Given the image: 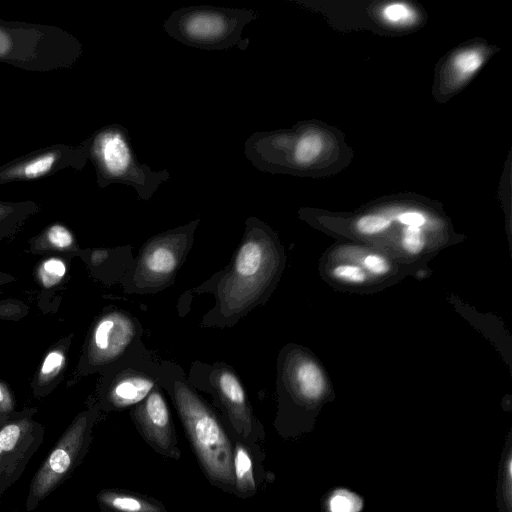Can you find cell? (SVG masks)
Segmentation results:
<instances>
[{"instance_id": "1", "label": "cell", "mask_w": 512, "mask_h": 512, "mask_svg": "<svg viewBox=\"0 0 512 512\" xmlns=\"http://www.w3.org/2000/svg\"><path fill=\"white\" fill-rule=\"evenodd\" d=\"M284 261L276 232L261 219L248 217L229 263L190 291L209 293L215 299L213 307L203 315L200 327H233L264 305L277 286Z\"/></svg>"}, {"instance_id": "2", "label": "cell", "mask_w": 512, "mask_h": 512, "mask_svg": "<svg viewBox=\"0 0 512 512\" xmlns=\"http://www.w3.org/2000/svg\"><path fill=\"white\" fill-rule=\"evenodd\" d=\"M161 388L170 397L198 464L211 485L234 493L233 441L220 415L187 381L180 364L167 360Z\"/></svg>"}, {"instance_id": "3", "label": "cell", "mask_w": 512, "mask_h": 512, "mask_svg": "<svg viewBox=\"0 0 512 512\" xmlns=\"http://www.w3.org/2000/svg\"><path fill=\"white\" fill-rule=\"evenodd\" d=\"M326 380L320 366L304 351L285 347L277 359L278 406L273 426L283 439L313 429L315 409L324 399Z\"/></svg>"}, {"instance_id": "4", "label": "cell", "mask_w": 512, "mask_h": 512, "mask_svg": "<svg viewBox=\"0 0 512 512\" xmlns=\"http://www.w3.org/2000/svg\"><path fill=\"white\" fill-rule=\"evenodd\" d=\"M83 45L70 32L48 24L0 19V62L27 72L74 66Z\"/></svg>"}, {"instance_id": "5", "label": "cell", "mask_w": 512, "mask_h": 512, "mask_svg": "<svg viewBox=\"0 0 512 512\" xmlns=\"http://www.w3.org/2000/svg\"><path fill=\"white\" fill-rule=\"evenodd\" d=\"M89 139L88 160L94 166L99 188L128 185L136 190L140 199L147 201L170 178L168 170L154 171L140 163L128 130L120 124L105 125L89 135Z\"/></svg>"}, {"instance_id": "6", "label": "cell", "mask_w": 512, "mask_h": 512, "mask_svg": "<svg viewBox=\"0 0 512 512\" xmlns=\"http://www.w3.org/2000/svg\"><path fill=\"white\" fill-rule=\"evenodd\" d=\"M186 376L195 390L210 395L231 436L256 444L265 440L264 426L255 415L245 386L231 365L224 361L206 363L196 360Z\"/></svg>"}, {"instance_id": "7", "label": "cell", "mask_w": 512, "mask_h": 512, "mask_svg": "<svg viewBox=\"0 0 512 512\" xmlns=\"http://www.w3.org/2000/svg\"><path fill=\"white\" fill-rule=\"evenodd\" d=\"M200 218L168 229L143 243L121 282L128 294H156L174 285L194 244Z\"/></svg>"}, {"instance_id": "8", "label": "cell", "mask_w": 512, "mask_h": 512, "mask_svg": "<svg viewBox=\"0 0 512 512\" xmlns=\"http://www.w3.org/2000/svg\"><path fill=\"white\" fill-rule=\"evenodd\" d=\"M258 16L252 9L194 5L172 12L163 28L170 37L187 46L226 50L240 43L245 45L242 32Z\"/></svg>"}, {"instance_id": "9", "label": "cell", "mask_w": 512, "mask_h": 512, "mask_svg": "<svg viewBox=\"0 0 512 512\" xmlns=\"http://www.w3.org/2000/svg\"><path fill=\"white\" fill-rule=\"evenodd\" d=\"M167 360L138 341L124 356L103 371L101 405L106 411L130 409L156 388Z\"/></svg>"}, {"instance_id": "10", "label": "cell", "mask_w": 512, "mask_h": 512, "mask_svg": "<svg viewBox=\"0 0 512 512\" xmlns=\"http://www.w3.org/2000/svg\"><path fill=\"white\" fill-rule=\"evenodd\" d=\"M144 329L140 320L118 307L106 309L95 321L85 349V367L103 372L124 356L138 341Z\"/></svg>"}, {"instance_id": "11", "label": "cell", "mask_w": 512, "mask_h": 512, "mask_svg": "<svg viewBox=\"0 0 512 512\" xmlns=\"http://www.w3.org/2000/svg\"><path fill=\"white\" fill-rule=\"evenodd\" d=\"M89 136L78 144L57 143L0 165V185L43 179L65 169L81 171L88 162Z\"/></svg>"}, {"instance_id": "12", "label": "cell", "mask_w": 512, "mask_h": 512, "mask_svg": "<svg viewBox=\"0 0 512 512\" xmlns=\"http://www.w3.org/2000/svg\"><path fill=\"white\" fill-rule=\"evenodd\" d=\"M97 416L96 405L77 416L36 474L31 485V498L43 499L72 469L88 446Z\"/></svg>"}, {"instance_id": "13", "label": "cell", "mask_w": 512, "mask_h": 512, "mask_svg": "<svg viewBox=\"0 0 512 512\" xmlns=\"http://www.w3.org/2000/svg\"><path fill=\"white\" fill-rule=\"evenodd\" d=\"M130 418L143 440L162 457L178 461L182 452L164 391L160 385L129 409Z\"/></svg>"}, {"instance_id": "14", "label": "cell", "mask_w": 512, "mask_h": 512, "mask_svg": "<svg viewBox=\"0 0 512 512\" xmlns=\"http://www.w3.org/2000/svg\"><path fill=\"white\" fill-rule=\"evenodd\" d=\"M231 437L233 441V495L241 499L254 497L263 482L268 479L263 466L265 454L260 444L248 443Z\"/></svg>"}, {"instance_id": "15", "label": "cell", "mask_w": 512, "mask_h": 512, "mask_svg": "<svg viewBox=\"0 0 512 512\" xmlns=\"http://www.w3.org/2000/svg\"><path fill=\"white\" fill-rule=\"evenodd\" d=\"M97 499L104 512H167L161 500L125 489H104Z\"/></svg>"}, {"instance_id": "16", "label": "cell", "mask_w": 512, "mask_h": 512, "mask_svg": "<svg viewBox=\"0 0 512 512\" xmlns=\"http://www.w3.org/2000/svg\"><path fill=\"white\" fill-rule=\"evenodd\" d=\"M132 245L116 248H96L88 253V262L94 270L108 272L111 282L121 283L133 261Z\"/></svg>"}, {"instance_id": "17", "label": "cell", "mask_w": 512, "mask_h": 512, "mask_svg": "<svg viewBox=\"0 0 512 512\" xmlns=\"http://www.w3.org/2000/svg\"><path fill=\"white\" fill-rule=\"evenodd\" d=\"M496 507L498 512H512V433L506 438L498 464Z\"/></svg>"}, {"instance_id": "18", "label": "cell", "mask_w": 512, "mask_h": 512, "mask_svg": "<svg viewBox=\"0 0 512 512\" xmlns=\"http://www.w3.org/2000/svg\"><path fill=\"white\" fill-rule=\"evenodd\" d=\"M41 206L32 201L0 200V237L15 233L19 227L32 215L39 212Z\"/></svg>"}, {"instance_id": "19", "label": "cell", "mask_w": 512, "mask_h": 512, "mask_svg": "<svg viewBox=\"0 0 512 512\" xmlns=\"http://www.w3.org/2000/svg\"><path fill=\"white\" fill-rule=\"evenodd\" d=\"M363 507V498L345 487L329 490L321 500L322 512H361Z\"/></svg>"}, {"instance_id": "20", "label": "cell", "mask_w": 512, "mask_h": 512, "mask_svg": "<svg viewBox=\"0 0 512 512\" xmlns=\"http://www.w3.org/2000/svg\"><path fill=\"white\" fill-rule=\"evenodd\" d=\"M35 247L66 250L75 247L73 233L63 224L55 222L47 226L34 240Z\"/></svg>"}, {"instance_id": "21", "label": "cell", "mask_w": 512, "mask_h": 512, "mask_svg": "<svg viewBox=\"0 0 512 512\" xmlns=\"http://www.w3.org/2000/svg\"><path fill=\"white\" fill-rule=\"evenodd\" d=\"M66 274V265L59 258H48L41 263L38 269V278L41 285L51 288L57 285Z\"/></svg>"}, {"instance_id": "22", "label": "cell", "mask_w": 512, "mask_h": 512, "mask_svg": "<svg viewBox=\"0 0 512 512\" xmlns=\"http://www.w3.org/2000/svg\"><path fill=\"white\" fill-rule=\"evenodd\" d=\"M65 363V355L60 349H53L45 356L40 371L39 380L43 383L54 379L62 370Z\"/></svg>"}, {"instance_id": "23", "label": "cell", "mask_w": 512, "mask_h": 512, "mask_svg": "<svg viewBox=\"0 0 512 512\" xmlns=\"http://www.w3.org/2000/svg\"><path fill=\"white\" fill-rule=\"evenodd\" d=\"M391 223V218L386 215L370 214L357 221L356 229L363 235H374L388 229Z\"/></svg>"}, {"instance_id": "24", "label": "cell", "mask_w": 512, "mask_h": 512, "mask_svg": "<svg viewBox=\"0 0 512 512\" xmlns=\"http://www.w3.org/2000/svg\"><path fill=\"white\" fill-rule=\"evenodd\" d=\"M333 276L343 282L361 284L367 279L365 270L356 264H338L332 269Z\"/></svg>"}, {"instance_id": "25", "label": "cell", "mask_w": 512, "mask_h": 512, "mask_svg": "<svg viewBox=\"0 0 512 512\" xmlns=\"http://www.w3.org/2000/svg\"><path fill=\"white\" fill-rule=\"evenodd\" d=\"M403 249L411 254H419L425 245L424 236L421 228L413 226H405L401 238Z\"/></svg>"}, {"instance_id": "26", "label": "cell", "mask_w": 512, "mask_h": 512, "mask_svg": "<svg viewBox=\"0 0 512 512\" xmlns=\"http://www.w3.org/2000/svg\"><path fill=\"white\" fill-rule=\"evenodd\" d=\"M481 63L482 56L474 50L464 51L454 59L455 68L464 76L476 71L481 66Z\"/></svg>"}, {"instance_id": "27", "label": "cell", "mask_w": 512, "mask_h": 512, "mask_svg": "<svg viewBox=\"0 0 512 512\" xmlns=\"http://www.w3.org/2000/svg\"><path fill=\"white\" fill-rule=\"evenodd\" d=\"M361 261L363 268L376 276L385 275L391 269V264L388 259L379 253H368Z\"/></svg>"}, {"instance_id": "28", "label": "cell", "mask_w": 512, "mask_h": 512, "mask_svg": "<svg viewBox=\"0 0 512 512\" xmlns=\"http://www.w3.org/2000/svg\"><path fill=\"white\" fill-rule=\"evenodd\" d=\"M22 430V426L18 423L8 424L0 430V448L3 452H10L16 447Z\"/></svg>"}, {"instance_id": "29", "label": "cell", "mask_w": 512, "mask_h": 512, "mask_svg": "<svg viewBox=\"0 0 512 512\" xmlns=\"http://www.w3.org/2000/svg\"><path fill=\"white\" fill-rule=\"evenodd\" d=\"M384 17L391 22H400L407 20L412 16L409 7L401 3H394L385 7Z\"/></svg>"}, {"instance_id": "30", "label": "cell", "mask_w": 512, "mask_h": 512, "mask_svg": "<svg viewBox=\"0 0 512 512\" xmlns=\"http://www.w3.org/2000/svg\"><path fill=\"white\" fill-rule=\"evenodd\" d=\"M398 221L405 226H413L421 228L426 223L424 214L417 211H407L398 215Z\"/></svg>"}, {"instance_id": "31", "label": "cell", "mask_w": 512, "mask_h": 512, "mask_svg": "<svg viewBox=\"0 0 512 512\" xmlns=\"http://www.w3.org/2000/svg\"><path fill=\"white\" fill-rule=\"evenodd\" d=\"M12 408L11 396L4 385L0 383V411H8Z\"/></svg>"}, {"instance_id": "32", "label": "cell", "mask_w": 512, "mask_h": 512, "mask_svg": "<svg viewBox=\"0 0 512 512\" xmlns=\"http://www.w3.org/2000/svg\"><path fill=\"white\" fill-rule=\"evenodd\" d=\"M8 276L0 273V286L8 280Z\"/></svg>"}, {"instance_id": "33", "label": "cell", "mask_w": 512, "mask_h": 512, "mask_svg": "<svg viewBox=\"0 0 512 512\" xmlns=\"http://www.w3.org/2000/svg\"><path fill=\"white\" fill-rule=\"evenodd\" d=\"M2 453H3V451H2V450H1V448H0V456L2 455Z\"/></svg>"}]
</instances>
